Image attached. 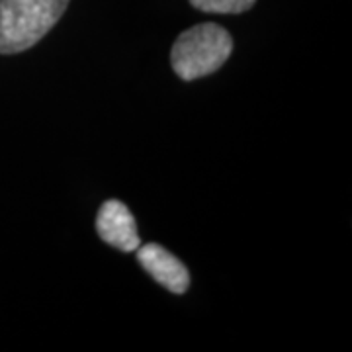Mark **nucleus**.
I'll return each mask as SVG.
<instances>
[{
	"label": "nucleus",
	"instance_id": "nucleus-3",
	"mask_svg": "<svg viewBox=\"0 0 352 352\" xmlns=\"http://www.w3.org/2000/svg\"><path fill=\"white\" fill-rule=\"evenodd\" d=\"M138 263L141 268L151 274L155 282H159L163 288L173 294H186L190 288V272L182 261H178L173 252H168L164 247L157 243L139 245Z\"/></svg>",
	"mask_w": 352,
	"mask_h": 352
},
{
	"label": "nucleus",
	"instance_id": "nucleus-1",
	"mask_svg": "<svg viewBox=\"0 0 352 352\" xmlns=\"http://www.w3.org/2000/svg\"><path fill=\"white\" fill-rule=\"evenodd\" d=\"M69 0H0V53L30 50L61 20Z\"/></svg>",
	"mask_w": 352,
	"mask_h": 352
},
{
	"label": "nucleus",
	"instance_id": "nucleus-2",
	"mask_svg": "<svg viewBox=\"0 0 352 352\" xmlns=\"http://www.w3.org/2000/svg\"><path fill=\"white\" fill-rule=\"evenodd\" d=\"M233 51V38L226 28L206 22L182 32L173 43L170 65L178 78L196 80L219 71Z\"/></svg>",
	"mask_w": 352,
	"mask_h": 352
},
{
	"label": "nucleus",
	"instance_id": "nucleus-5",
	"mask_svg": "<svg viewBox=\"0 0 352 352\" xmlns=\"http://www.w3.org/2000/svg\"><path fill=\"white\" fill-rule=\"evenodd\" d=\"M194 8L210 14H243L251 10L256 0H190Z\"/></svg>",
	"mask_w": 352,
	"mask_h": 352
},
{
	"label": "nucleus",
	"instance_id": "nucleus-4",
	"mask_svg": "<svg viewBox=\"0 0 352 352\" xmlns=\"http://www.w3.org/2000/svg\"><path fill=\"white\" fill-rule=\"evenodd\" d=\"M96 229L100 239L118 251L133 252L141 245L135 217L122 201L108 200L102 204L96 217Z\"/></svg>",
	"mask_w": 352,
	"mask_h": 352
}]
</instances>
